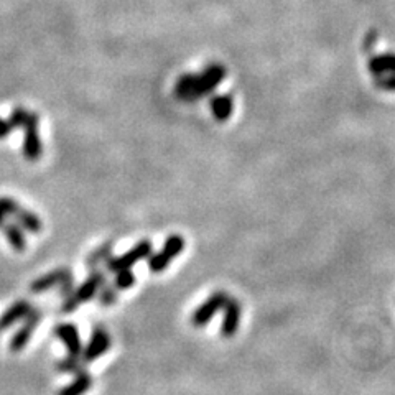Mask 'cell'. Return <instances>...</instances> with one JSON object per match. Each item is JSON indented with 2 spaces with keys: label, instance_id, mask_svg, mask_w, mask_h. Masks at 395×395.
<instances>
[{
  "label": "cell",
  "instance_id": "obj_1",
  "mask_svg": "<svg viewBox=\"0 0 395 395\" xmlns=\"http://www.w3.org/2000/svg\"><path fill=\"white\" fill-rule=\"evenodd\" d=\"M104 284H106V274L102 270H93L79 287H75L70 297L63 298L61 311L72 313L75 310H78L83 303H88L89 300L96 297Z\"/></svg>",
  "mask_w": 395,
  "mask_h": 395
},
{
  "label": "cell",
  "instance_id": "obj_2",
  "mask_svg": "<svg viewBox=\"0 0 395 395\" xmlns=\"http://www.w3.org/2000/svg\"><path fill=\"white\" fill-rule=\"evenodd\" d=\"M228 70L219 63H211L199 75H194L193 79V91H192V102L198 99L206 98L211 94L222 81H224Z\"/></svg>",
  "mask_w": 395,
  "mask_h": 395
},
{
  "label": "cell",
  "instance_id": "obj_3",
  "mask_svg": "<svg viewBox=\"0 0 395 395\" xmlns=\"http://www.w3.org/2000/svg\"><path fill=\"white\" fill-rule=\"evenodd\" d=\"M185 246H186L185 239L181 238L180 234L168 235L165 244H163L162 251L157 254H152V256L148 257L150 272H153V274H160V272L165 270L166 267L171 263V261L183 252Z\"/></svg>",
  "mask_w": 395,
  "mask_h": 395
},
{
  "label": "cell",
  "instance_id": "obj_4",
  "mask_svg": "<svg viewBox=\"0 0 395 395\" xmlns=\"http://www.w3.org/2000/svg\"><path fill=\"white\" fill-rule=\"evenodd\" d=\"M153 246L150 240H140V242L135 244L134 247L129 249L125 254H122L119 257H111L106 262V269L109 272H119V270H125V269H132L135 263H139L140 261H145L152 256Z\"/></svg>",
  "mask_w": 395,
  "mask_h": 395
},
{
  "label": "cell",
  "instance_id": "obj_5",
  "mask_svg": "<svg viewBox=\"0 0 395 395\" xmlns=\"http://www.w3.org/2000/svg\"><path fill=\"white\" fill-rule=\"evenodd\" d=\"M38 124V114L30 111L29 116H26L24 127H22V129H24V155L26 160L30 162L40 160V157L43 155V144L42 137H40Z\"/></svg>",
  "mask_w": 395,
  "mask_h": 395
},
{
  "label": "cell",
  "instance_id": "obj_6",
  "mask_svg": "<svg viewBox=\"0 0 395 395\" xmlns=\"http://www.w3.org/2000/svg\"><path fill=\"white\" fill-rule=\"evenodd\" d=\"M43 320V311L40 308H31L29 315L24 318V323L18 328L15 333L12 334L10 343H8V349L12 353H20L22 349L26 348V344L30 343L31 336L35 333V328L42 323Z\"/></svg>",
  "mask_w": 395,
  "mask_h": 395
},
{
  "label": "cell",
  "instance_id": "obj_7",
  "mask_svg": "<svg viewBox=\"0 0 395 395\" xmlns=\"http://www.w3.org/2000/svg\"><path fill=\"white\" fill-rule=\"evenodd\" d=\"M228 298H229V295L226 292L212 293L201 307H198L196 310L193 311L192 325L196 326V328H203V326H206L212 320V318H215L216 313L224 308Z\"/></svg>",
  "mask_w": 395,
  "mask_h": 395
},
{
  "label": "cell",
  "instance_id": "obj_8",
  "mask_svg": "<svg viewBox=\"0 0 395 395\" xmlns=\"http://www.w3.org/2000/svg\"><path fill=\"white\" fill-rule=\"evenodd\" d=\"M109 349H111V334L102 326H96L89 336V341L83 348L81 357L89 364V362L98 361L99 357L104 356Z\"/></svg>",
  "mask_w": 395,
  "mask_h": 395
},
{
  "label": "cell",
  "instance_id": "obj_9",
  "mask_svg": "<svg viewBox=\"0 0 395 395\" xmlns=\"http://www.w3.org/2000/svg\"><path fill=\"white\" fill-rule=\"evenodd\" d=\"M53 334L63 343L70 356H81L84 344L81 341L78 326L72 323H60L53 328Z\"/></svg>",
  "mask_w": 395,
  "mask_h": 395
},
{
  "label": "cell",
  "instance_id": "obj_10",
  "mask_svg": "<svg viewBox=\"0 0 395 395\" xmlns=\"http://www.w3.org/2000/svg\"><path fill=\"white\" fill-rule=\"evenodd\" d=\"M72 279V272L68 267H60V269H54L48 274H45L38 279H35L30 284V292L31 293H47L53 287H60L63 281Z\"/></svg>",
  "mask_w": 395,
  "mask_h": 395
},
{
  "label": "cell",
  "instance_id": "obj_11",
  "mask_svg": "<svg viewBox=\"0 0 395 395\" xmlns=\"http://www.w3.org/2000/svg\"><path fill=\"white\" fill-rule=\"evenodd\" d=\"M222 310H224V316H222L221 323V336L222 338H233V336L238 333V328L240 325L242 307H240L239 300L229 297Z\"/></svg>",
  "mask_w": 395,
  "mask_h": 395
},
{
  "label": "cell",
  "instance_id": "obj_12",
  "mask_svg": "<svg viewBox=\"0 0 395 395\" xmlns=\"http://www.w3.org/2000/svg\"><path fill=\"white\" fill-rule=\"evenodd\" d=\"M31 308L33 307H31L29 300H17L15 303H12V305L0 315V333H6L13 325L24 320L30 313Z\"/></svg>",
  "mask_w": 395,
  "mask_h": 395
},
{
  "label": "cell",
  "instance_id": "obj_13",
  "mask_svg": "<svg viewBox=\"0 0 395 395\" xmlns=\"http://www.w3.org/2000/svg\"><path fill=\"white\" fill-rule=\"evenodd\" d=\"M367 68L374 76L382 75H395V53H384L372 56Z\"/></svg>",
  "mask_w": 395,
  "mask_h": 395
},
{
  "label": "cell",
  "instance_id": "obj_14",
  "mask_svg": "<svg viewBox=\"0 0 395 395\" xmlns=\"http://www.w3.org/2000/svg\"><path fill=\"white\" fill-rule=\"evenodd\" d=\"M2 231H3V235H6L7 242L13 247V251H17V252L26 251V246H29V242H26L24 229H22L20 226L17 224V222H7L6 221L2 226Z\"/></svg>",
  "mask_w": 395,
  "mask_h": 395
},
{
  "label": "cell",
  "instance_id": "obj_15",
  "mask_svg": "<svg viewBox=\"0 0 395 395\" xmlns=\"http://www.w3.org/2000/svg\"><path fill=\"white\" fill-rule=\"evenodd\" d=\"M93 384H94L93 375L88 374V371H86L83 374L75 375L72 382L65 385V387H61L58 390L56 395H84L91 387H93Z\"/></svg>",
  "mask_w": 395,
  "mask_h": 395
},
{
  "label": "cell",
  "instance_id": "obj_16",
  "mask_svg": "<svg viewBox=\"0 0 395 395\" xmlns=\"http://www.w3.org/2000/svg\"><path fill=\"white\" fill-rule=\"evenodd\" d=\"M15 221L17 224L20 226L22 229H26L31 234H38L42 233L43 229V221L40 219L35 212H31L30 210H24V208L18 206V210L15 211Z\"/></svg>",
  "mask_w": 395,
  "mask_h": 395
},
{
  "label": "cell",
  "instance_id": "obj_17",
  "mask_svg": "<svg viewBox=\"0 0 395 395\" xmlns=\"http://www.w3.org/2000/svg\"><path fill=\"white\" fill-rule=\"evenodd\" d=\"M211 111H212V116H215V119L217 122H226L234 111L233 98L228 96V94H222V96H215L211 99Z\"/></svg>",
  "mask_w": 395,
  "mask_h": 395
},
{
  "label": "cell",
  "instance_id": "obj_18",
  "mask_svg": "<svg viewBox=\"0 0 395 395\" xmlns=\"http://www.w3.org/2000/svg\"><path fill=\"white\" fill-rule=\"evenodd\" d=\"M86 367H88V362H86L83 357L70 356V354L56 362V371L61 372V374L78 375V374H83V372H86Z\"/></svg>",
  "mask_w": 395,
  "mask_h": 395
},
{
  "label": "cell",
  "instance_id": "obj_19",
  "mask_svg": "<svg viewBox=\"0 0 395 395\" xmlns=\"http://www.w3.org/2000/svg\"><path fill=\"white\" fill-rule=\"evenodd\" d=\"M111 257H112V242L102 244L101 247L91 252L88 258H86V269L89 272L98 270V267L101 265V263H106Z\"/></svg>",
  "mask_w": 395,
  "mask_h": 395
},
{
  "label": "cell",
  "instance_id": "obj_20",
  "mask_svg": "<svg viewBox=\"0 0 395 395\" xmlns=\"http://www.w3.org/2000/svg\"><path fill=\"white\" fill-rule=\"evenodd\" d=\"M193 79L194 75H183L180 76L178 81L175 84V96L180 99V101L185 102H192V91H193Z\"/></svg>",
  "mask_w": 395,
  "mask_h": 395
},
{
  "label": "cell",
  "instance_id": "obj_21",
  "mask_svg": "<svg viewBox=\"0 0 395 395\" xmlns=\"http://www.w3.org/2000/svg\"><path fill=\"white\" fill-rule=\"evenodd\" d=\"M119 290H117L114 285L112 284H104L101 290L98 292V300H99V305H101L102 308H107V307H112L114 303L117 302V298H119Z\"/></svg>",
  "mask_w": 395,
  "mask_h": 395
},
{
  "label": "cell",
  "instance_id": "obj_22",
  "mask_svg": "<svg viewBox=\"0 0 395 395\" xmlns=\"http://www.w3.org/2000/svg\"><path fill=\"white\" fill-rule=\"evenodd\" d=\"M135 281H137V277H135L132 269H125V270L116 272V277H114V281H112V285H114V287L119 290V292H124V290H129V288L134 287Z\"/></svg>",
  "mask_w": 395,
  "mask_h": 395
},
{
  "label": "cell",
  "instance_id": "obj_23",
  "mask_svg": "<svg viewBox=\"0 0 395 395\" xmlns=\"http://www.w3.org/2000/svg\"><path fill=\"white\" fill-rule=\"evenodd\" d=\"M18 210V203L10 196H0V228L6 222L7 216H13Z\"/></svg>",
  "mask_w": 395,
  "mask_h": 395
},
{
  "label": "cell",
  "instance_id": "obj_24",
  "mask_svg": "<svg viewBox=\"0 0 395 395\" xmlns=\"http://www.w3.org/2000/svg\"><path fill=\"white\" fill-rule=\"evenodd\" d=\"M30 111H26L25 107H15L13 111L10 112V117H8V122H10L12 129H20V127H24L25 121H26V116H29Z\"/></svg>",
  "mask_w": 395,
  "mask_h": 395
},
{
  "label": "cell",
  "instance_id": "obj_25",
  "mask_svg": "<svg viewBox=\"0 0 395 395\" xmlns=\"http://www.w3.org/2000/svg\"><path fill=\"white\" fill-rule=\"evenodd\" d=\"M374 86L382 91H395V75L375 76Z\"/></svg>",
  "mask_w": 395,
  "mask_h": 395
},
{
  "label": "cell",
  "instance_id": "obj_26",
  "mask_svg": "<svg viewBox=\"0 0 395 395\" xmlns=\"http://www.w3.org/2000/svg\"><path fill=\"white\" fill-rule=\"evenodd\" d=\"M10 132H12L10 122H8L7 119H2V117H0V139L8 137V135H10Z\"/></svg>",
  "mask_w": 395,
  "mask_h": 395
},
{
  "label": "cell",
  "instance_id": "obj_27",
  "mask_svg": "<svg viewBox=\"0 0 395 395\" xmlns=\"http://www.w3.org/2000/svg\"><path fill=\"white\" fill-rule=\"evenodd\" d=\"M375 38H378V35H375V31H374V30H372L371 33H367V36H366V42H364V48H366V49H367V48L371 49L372 47H374L375 42H378V40H375Z\"/></svg>",
  "mask_w": 395,
  "mask_h": 395
}]
</instances>
